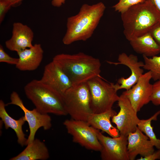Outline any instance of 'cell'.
I'll use <instances>...</instances> for the list:
<instances>
[{
	"mask_svg": "<svg viewBox=\"0 0 160 160\" xmlns=\"http://www.w3.org/2000/svg\"><path fill=\"white\" fill-rule=\"evenodd\" d=\"M156 8L160 12V0H150Z\"/></svg>",
	"mask_w": 160,
	"mask_h": 160,
	"instance_id": "4dcf8cb0",
	"label": "cell"
},
{
	"mask_svg": "<svg viewBox=\"0 0 160 160\" xmlns=\"http://www.w3.org/2000/svg\"><path fill=\"white\" fill-rule=\"evenodd\" d=\"M24 91L27 97L41 113L58 116L68 114L63 95L40 80L33 79L28 82Z\"/></svg>",
	"mask_w": 160,
	"mask_h": 160,
	"instance_id": "277c9868",
	"label": "cell"
},
{
	"mask_svg": "<svg viewBox=\"0 0 160 160\" xmlns=\"http://www.w3.org/2000/svg\"><path fill=\"white\" fill-rule=\"evenodd\" d=\"M106 7L100 2L92 5L85 4L76 15L68 18L63 43L68 45L79 41H86L92 36L104 13Z\"/></svg>",
	"mask_w": 160,
	"mask_h": 160,
	"instance_id": "6da1fadb",
	"label": "cell"
},
{
	"mask_svg": "<svg viewBox=\"0 0 160 160\" xmlns=\"http://www.w3.org/2000/svg\"><path fill=\"white\" fill-rule=\"evenodd\" d=\"M149 32L156 42L160 46V21L155 24Z\"/></svg>",
	"mask_w": 160,
	"mask_h": 160,
	"instance_id": "4316f807",
	"label": "cell"
},
{
	"mask_svg": "<svg viewBox=\"0 0 160 160\" xmlns=\"http://www.w3.org/2000/svg\"><path fill=\"white\" fill-rule=\"evenodd\" d=\"M121 14L123 33L129 41L148 32L160 21V12L150 0L134 5Z\"/></svg>",
	"mask_w": 160,
	"mask_h": 160,
	"instance_id": "7a4b0ae2",
	"label": "cell"
},
{
	"mask_svg": "<svg viewBox=\"0 0 160 160\" xmlns=\"http://www.w3.org/2000/svg\"><path fill=\"white\" fill-rule=\"evenodd\" d=\"M34 33L28 26L20 22L14 23L12 25V35L5 42L6 48L17 52L33 46Z\"/></svg>",
	"mask_w": 160,
	"mask_h": 160,
	"instance_id": "5bb4252c",
	"label": "cell"
},
{
	"mask_svg": "<svg viewBox=\"0 0 160 160\" xmlns=\"http://www.w3.org/2000/svg\"><path fill=\"white\" fill-rule=\"evenodd\" d=\"M17 156L10 160H46L49 157V150L45 143L38 139H34Z\"/></svg>",
	"mask_w": 160,
	"mask_h": 160,
	"instance_id": "ac0fdd59",
	"label": "cell"
},
{
	"mask_svg": "<svg viewBox=\"0 0 160 160\" xmlns=\"http://www.w3.org/2000/svg\"><path fill=\"white\" fill-rule=\"evenodd\" d=\"M65 1L66 0H52L51 4L54 7H60L65 3Z\"/></svg>",
	"mask_w": 160,
	"mask_h": 160,
	"instance_id": "f1b7e54d",
	"label": "cell"
},
{
	"mask_svg": "<svg viewBox=\"0 0 160 160\" xmlns=\"http://www.w3.org/2000/svg\"><path fill=\"white\" fill-rule=\"evenodd\" d=\"M40 80L62 95L72 85L68 77L53 60L45 65Z\"/></svg>",
	"mask_w": 160,
	"mask_h": 160,
	"instance_id": "4fadbf2b",
	"label": "cell"
},
{
	"mask_svg": "<svg viewBox=\"0 0 160 160\" xmlns=\"http://www.w3.org/2000/svg\"><path fill=\"white\" fill-rule=\"evenodd\" d=\"M52 60L66 74L72 85L87 82L95 77L100 76V60L83 52L58 54L54 57Z\"/></svg>",
	"mask_w": 160,
	"mask_h": 160,
	"instance_id": "3957f363",
	"label": "cell"
},
{
	"mask_svg": "<svg viewBox=\"0 0 160 160\" xmlns=\"http://www.w3.org/2000/svg\"><path fill=\"white\" fill-rule=\"evenodd\" d=\"M160 159V149L147 156L144 157H141L139 158L137 160H155Z\"/></svg>",
	"mask_w": 160,
	"mask_h": 160,
	"instance_id": "83f0119b",
	"label": "cell"
},
{
	"mask_svg": "<svg viewBox=\"0 0 160 160\" xmlns=\"http://www.w3.org/2000/svg\"><path fill=\"white\" fill-rule=\"evenodd\" d=\"M12 7L11 4L6 0H0V23L3 21L7 12Z\"/></svg>",
	"mask_w": 160,
	"mask_h": 160,
	"instance_id": "484cf974",
	"label": "cell"
},
{
	"mask_svg": "<svg viewBox=\"0 0 160 160\" xmlns=\"http://www.w3.org/2000/svg\"><path fill=\"white\" fill-rule=\"evenodd\" d=\"M116 114L112 108L100 113H92L87 122L94 128L104 132L111 137H117L120 135L119 132L111 121V118Z\"/></svg>",
	"mask_w": 160,
	"mask_h": 160,
	"instance_id": "e0dca14e",
	"label": "cell"
},
{
	"mask_svg": "<svg viewBox=\"0 0 160 160\" xmlns=\"http://www.w3.org/2000/svg\"><path fill=\"white\" fill-rule=\"evenodd\" d=\"M18 61V58H14L10 56L5 52L2 45H0V62L16 65Z\"/></svg>",
	"mask_w": 160,
	"mask_h": 160,
	"instance_id": "d4e9b609",
	"label": "cell"
},
{
	"mask_svg": "<svg viewBox=\"0 0 160 160\" xmlns=\"http://www.w3.org/2000/svg\"><path fill=\"white\" fill-rule=\"evenodd\" d=\"M118 60V62H107L109 64L115 65L119 64L125 65L130 70L131 74L127 78L122 77L119 78L116 84L113 83V87L117 91L122 89L128 90L137 82L143 74V70L141 68L144 66V63L139 61L136 55L133 54L128 55L124 52L119 55Z\"/></svg>",
	"mask_w": 160,
	"mask_h": 160,
	"instance_id": "7c38bea8",
	"label": "cell"
},
{
	"mask_svg": "<svg viewBox=\"0 0 160 160\" xmlns=\"http://www.w3.org/2000/svg\"><path fill=\"white\" fill-rule=\"evenodd\" d=\"M153 90L151 101L155 105H160V80L157 81L153 84Z\"/></svg>",
	"mask_w": 160,
	"mask_h": 160,
	"instance_id": "cb8c5ba5",
	"label": "cell"
},
{
	"mask_svg": "<svg viewBox=\"0 0 160 160\" xmlns=\"http://www.w3.org/2000/svg\"><path fill=\"white\" fill-rule=\"evenodd\" d=\"M10 100V102L6 105H13L19 107L23 111L26 121L28 124L30 133L27 138V145L35 139L36 134L39 129L43 127L45 130H47L51 128L52 119L48 114L41 113L36 108L31 110L28 109L16 92L13 91L11 93Z\"/></svg>",
	"mask_w": 160,
	"mask_h": 160,
	"instance_id": "ba28073f",
	"label": "cell"
},
{
	"mask_svg": "<svg viewBox=\"0 0 160 160\" xmlns=\"http://www.w3.org/2000/svg\"><path fill=\"white\" fill-rule=\"evenodd\" d=\"M129 41L134 51L143 55L152 57L160 53V46L149 32Z\"/></svg>",
	"mask_w": 160,
	"mask_h": 160,
	"instance_id": "ffe728a7",
	"label": "cell"
},
{
	"mask_svg": "<svg viewBox=\"0 0 160 160\" xmlns=\"http://www.w3.org/2000/svg\"><path fill=\"white\" fill-rule=\"evenodd\" d=\"M160 114V110L147 119L140 120L137 125L138 128L148 137L153 145L158 149H160V139L156 137L152 126V121L157 120L158 116Z\"/></svg>",
	"mask_w": 160,
	"mask_h": 160,
	"instance_id": "44dd1931",
	"label": "cell"
},
{
	"mask_svg": "<svg viewBox=\"0 0 160 160\" xmlns=\"http://www.w3.org/2000/svg\"><path fill=\"white\" fill-rule=\"evenodd\" d=\"M151 79V72L148 71L143 73L130 89L122 92L137 113L144 105L151 101L153 87L150 83Z\"/></svg>",
	"mask_w": 160,
	"mask_h": 160,
	"instance_id": "8fae6325",
	"label": "cell"
},
{
	"mask_svg": "<svg viewBox=\"0 0 160 160\" xmlns=\"http://www.w3.org/2000/svg\"><path fill=\"white\" fill-rule=\"evenodd\" d=\"M117 102L120 110L112 118V122L116 125L120 134L127 137L129 133L136 130L140 119L129 100L123 93L119 96Z\"/></svg>",
	"mask_w": 160,
	"mask_h": 160,
	"instance_id": "9c48e42d",
	"label": "cell"
},
{
	"mask_svg": "<svg viewBox=\"0 0 160 160\" xmlns=\"http://www.w3.org/2000/svg\"><path fill=\"white\" fill-rule=\"evenodd\" d=\"M17 53L19 57L16 68L21 71H33L37 69L41 62L44 51L40 44H35Z\"/></svg>",
	"mask_w": 160,
	"mask_h": 160,
	"instance_id": "2e32d148",
	"label": "cell"
},
{
	"mask_svg": "<svg viewBox=\"0 0 160 160\" xmlns=\"http://www.w3.org/2000/svg\"><path fill=\"white\" fill-rule=\"evenodd\" d=\"M143 57L144 62L143 68L151 72L152 79L154 81L160 80V56L149 58L143 55Z\"/></svg>",
	"mask_w": 160,
	"mask_h": 160,
	"instance_id": "7402d4cb",
	"label": "cell"
},
{
	"mask_svg": "<svg viewBox=\"0 0 160 160\" xmlns=\"http://www.w3.org/2000/svg\"><path fill=\"white\" fill-rule=\"evenodd\" d=\"M127 149L129 160H135L137 156H147L155 151L154 146L148 137L138 127L127 136Z\"/></svg>",
	"mask_w": 160,
	"mask_h": 160,
	"instance_id": "9a60e30c",
	"label": "cell"
},
{
	"mask_svg": "<svg viewBox=\"0 0 160 160\" xmlns=\"http://www.w3.org/2000/svg\"><path fill=\"white\" fill-rule=\"evenodd\" d=\"M6 104L3 101L0 100V117L1 121L4 125L5 128L12 129L15 132L17 138L18 143L21 146L27 145V139L23 130V126L26 121L24 116L18 120L12 117L7 112L5 108Z\"/></svg>",
	"mask_w": 160,
	"mask_h": 160,
	"instance_id": "d6986e66",
	"label": "cell"
},
{
	"mask_svg": "<svg viewBox=\"0 0 160 160\" xmlns=\"http://www.w3.org/2000/svg\"><path fill=\"white\" fill-rule=\"evenodd\" d=\"M73 141L87 149L100 151L102 146L97 138L95 129L87 121L71 119L63 122Z\"/></svg>",
	"mask_w": 160,
	"mask_h": 160,
	"instance_id": "52a82bcc",
	"label": "cell"
},
{
	"mask_svg": "<svg viewBox=\"0 0 160 160\" xmlns=\"http://www.w3.org/2000/svg\"><path fill=\"white\" fill-rule=\"evenodd\" d=\"M87 83L90 93L92 113H100L112 109L119 97L113 83L105 81L100 76L92 78Z\"/></svg>",
	"mask_w": 160,
	"mask_h": 160,
	"instance_id": "8992f818",
	"label": "cell"
},
{
	"mask_svg": "<svg viewBox=\"0 0 160 160\" xmlns=\"http://www.w3.org/2000/svg\"><path fill=\"white\" fill-rule=\"evenodd\" d=\"M145 0H118V2L113 6L115 11L121 14L131 7L142 2Z\"/></svg>",
	"mask_w": 160,
	"mask_h": 160,
	"instance_id": "603a6c76",
	"label": "cell"
},
{
	"mask_svg": "<svg viewBox=\"0 0 160 160\" xmlns=\"http://www.w3.org/2000/svg\"><path fill=\"white\" fill-rule=\"evenodd\" d=\"M9 1L12 4V7L18 6L24 0H6Z\"/></svg>",
	"mask_w": 160,
	"mask_h": 160,
	"instance_id": "f546056e",
	"label": "cell"
},
{
	"mask_svg": "<svg viewBox=\"0 0 160 160\" xmlns=\"http://www.w3.org/2000/svg\"><path fill=\"white\" fill-rule=\"evenodd\" d=\"M96 132L102 146L100 157L103 160H129L128 154L127 137L120 134L116 137L105 136L99 130Z\"/></svg>",
	"mask_w": 160,
	"mask_h": 160,
	"instance_id": "30bf717a",
	"label": "cell"
},
{
	"mask_svg": "<svg viewBox=\"0 0 160 160\" xmlns=\"http://www.w3.org/2000/svg\"><path fill=\"white\" fill-rule=\"evenodd\" d=\"M68 114L72 119L87 121L93 113L90 95L87 82L72 85L63 95Z\"/></svg>",
	"mask_w": 160,
	"mask_h": 160,
	"instance_id": "5b68a950",
	"label": "cell"
}]
</instances>
